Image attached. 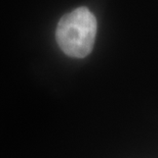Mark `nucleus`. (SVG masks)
<instances>
[{
    "instance_id": "f257e3e1",
    "label": "nucleus",
    "mask_w": 158,
    "mask_h": 158,
    "mask_svg": "<svg viewBox=\"0 0 158 158\" xmlns=\"http://www.w3.org/2000/svg\"><path fill=\"white\" fill-rule=\"evenodd\" d=\"M97 29V19L93 13L86 7H78L60 19L56 39L65 54L83 58L93 48Z\"/></svg>"
}]
</instances>
